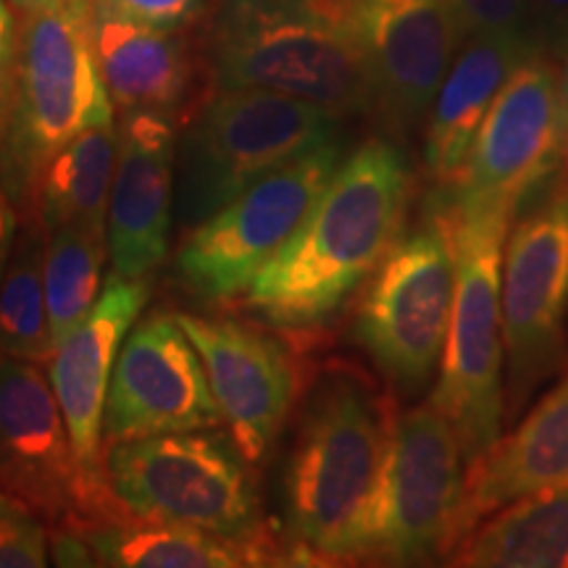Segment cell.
Wrapping results in <instances>:
<instances>
[{
  "instance_id": "19",
  "label": "cell",
  "mask_w": 568,
  "mask_h": 568,
  "mask_svg": "<svg viewBox=\"0 0 568 568\" xmlns=\"http://www.w3.org/2000/svg\"><path fill=\"white\" fill-rule=\"evenodd\" d=\"M568 481V376L527 418L466 466L456 548L485 518L542 489ZM453 548V550H456Z\"/></svg>"
},
{
  "instance_id": "10",
  "label": "cell",
  "mask_w": 568,
  "mask_h": 568,
  "mask_svg": "<svg viewBox=\"0 0 568 568\" xmlns=\"http://www.w3.org/2000/svg\"><path fill=\"white\" fill-rule=\"evenodd\" d=\"M343 163V145L326 142L261 176L237 197L184 232L174 258L182 287L203 301H232L293 240Z\"/></svg>"
},
{
  "instance_id": "13",
  "label": "cell",
  "mask_w": 568,
  "mask_h": 568,
  "mask_svg": "<svg viewBox=\"0 0 568 568\" xmlns=\"http://www.w3.org/2000/svg\"><path fill=\"white\" fill-rule=\"evenodd\" d=\"M364 59L372 113L408 138L429 113L464 32L447 0H314Z\"/></svg>"
},
{
  "instance_id": "6",
  "label": "cell",
  "mask_w": 568,
  "mask_h": 568,
  "mask_svg": "<svg viewBox=\"0 0 568 568\" xmlns=\"http://www.w3.org/2000/svg\"><path fill=\"white\" fill-rule=\"evenodd\" d=\"M332 111L268 90L222 88L176 138L174 216L193 230L261 176L337 140Z\"/></svg>"
},
{
  "instance_id": "21",
  "label": "cell",
  "mask_w": 568,
  "mask_h": 568,
  "mask_svg": "<svg viewBox=\"0 0 568 568\" xmlns=\"http://www.w3.org/2000/svg\"><path fill=\"white\" fill-rule=\"evenodd\" d=\"M92 40L113 109L169 116L184 101L193 67L176 32L134 24L95 6Z\"/></svg>"
},
{
  "instance_id": "4",
  "label": "cell",
  "mask_w": 568,
  "mask_h": 568,
  "mask_svg": "<svg viewBox=\"0 0 568 568\" xmlns=\"http://www.w3.org/2000/svg\"><path fill=\"white\" fill-rule=\"evenodd\" d=\"M209 59L219 88L280 92L339 119L372 113L358 48L314 0H224Z\"/></svg>"
},
{
  "instance_id": "32",
  "label": "cell",
  "mask_w": 568,
  "mask_h": 568,
  "mask_svg": "<svg viewBox=\"0 0 568 568\" xmlns=\"http://www.w3.org/2000/svg\"><path fill=\"white\" fill-rule=\"evenodd\" d=\"M51 552L59 566H95L88 539L77 529L55 531V537L51 539Z\"/></svg>"
},
{
  "instance_id": "33",
  "label": "cell",
  "mask_w": 568,
  "mask_h": 568,
  "mask_svg": "<svg viewBox=\"0 0 568 568\" xmlns=\"http://www.w3.org/2000/svg\"><path fill=\"white\" fill-rule=\"evenodd\" d=\"M558 103H560V132H558V180H568V55L558 80Z\"/></svg>"
},
{
  "instance_id": "35",
  "label": "cell",
  "mask_w": 568,
  "mask_h": 568,
  "mask_svg": "<svg viewBox=\"0 0 568 568\" xmlns=\"http://www.w3.org/2000/svg\"><path fill=\"white\" fill-rule=\"evenodd\" d=\"M11 9L19 11V13H32V11H40V9H51L55 3H63V0H9Z\"/></svg>"
},
{
  "instance_id": "8",
  "label": "cell",
  "mask_w": 568,
  "mask_h": 568,
  "mask_svg": "<svg viewBox=\"0 0 568 568\" xmlns=\"http://www.w3.org/2000/svg\"><path fill=\"white\" fill-rule=\"evenodd\" d=\"M103 485L132 516L266 539L251 460L222 435L195 429L113 443Z\"/></svg>"
},
{
  "instance_id": "26",
  "label": "cell",
  "mask_w": 568,
  "mask_h": 568,
  "mask_svg": "<svg viewBox=\"0 0 568 568\" xmlns=\"http://www.w3.org/2000/svg\"><path fill=\"white\" fill-rule=\"evenodd\" d=\"M109 255L103 230L59 226L45 232V305L53 351L63 337L90 314L103 287Z\"/></svg>"
},
{
  "instance_id": "31",
  "label": "cell",
  "mask_w": 568,
  "mask_h": 568,
  "mask_svg": "<svg viewBox=\"0 0 568 568\" xmlns=\"http://www.w3.org/2000/svg\"><path fill=\"white\" fill-rule=\"evenodd\" d=\"M19 69V27L9 0H0V134L9 124Z\"/></svg>"
},
{
  "instance_id": "7",
  "label": "cell",
  "mask_w": 568,
  "mask_h": 568,
  "mask_svg": "<svg viewBox=\"0 0 568 568\" xmlns=\"http://www.w3.org/2000/svg\"><path fill=\"white\" fill-rule=\"evenodd\" d=\"M466 458L435 403L400 410L393 397L385 460L355 564L426 566L456 548Z\"/></svg>"
},
{
  "instance_id": "24",
  "label": "cell",
  "mask_w": 568,
  "mask_h": 568,
  "mask_svg": "<svg viewBox=\"0 0 568 568\" xmlns=\"http://www.w3.org/2000/svg\"><path fill=\"white\" fill-rule=\"evenodd\" d=\"M116 148V124H103L82 132L53 155L38 193V222L42 230L88 226L105 232Z\"/></svg>"
},
{
  "instance_id": "18",
  "label": "cell",
  "mask_w": 568,
  "mask_h": 568,
  "mask_svg": "<svg viewBox=\"0 0 568 568\" xmlns=\"http://www.w3.org/2000/svg\"><path fill=\"white\" fill-rule=\"evenodd\" d=\"M145 280H113L92 311L55 345L48 361V376L67 422L74 458L84 481L95 495H103V408L116 355L124 337L145 308Z\"/></svg>"
},
{
  "instance_id": "12",
  "label": "cell",
  "mask_w": 568,
  "mask_h": 568,
  "mask_svg": "<svg viewBox=\"0 0 568 568\" xmlns=\"http://www.w3.org/2000/svg\"><path fill=\"white\" fill-rule=\"evenodd\" d=\"M560 71L545 53H531L503 84L481 122L456 180L429 203L450 213L514 211L545 190L558 172Z\"/></svg>"
},
{
  "instance_id": "15",
  "label": "cell",
  "mask_w": 568,
  "mask_h": 568,
  "mask_svg": "<svg viewBox=\"0 0 568 568\" xmlns=\"http://www.w3.org/2000/svg\"><path fill=\"white\" fill-rule=\"evenodd\" d=\"M0 489L53 521L103 508L77 464L51 379L11 355H0Z\"/></svg>"
},
{
  "instance_id": "27",
  "label": "cell",
  "mask_w": 568,
  "mask_h": 568,
  "mask_svg": "<svg viewBox=\"0 0 568 568\" xmlns=\"http://www.w3.org/2000/svg\"><path fill=\"white\" fill-rule=\"evenodd\" d=\"M48 566V531L30 506L0 489V568Z\"/></svg>"
},
{
  "instance_id": "11",
  "label": "cell",
  "mask_w": 568,
  "mask_h": 568,
  "mask_svg": "<svg viewBox=\"0 0 568 568\" xmlns=\"http://www.w3.org/2000/svg\"><path fill=\"white\" fill-rule=\"evenodd\" d=\"M506 422L568 361V180H552L516 213L503 253Z\"/></svg>"
},
{
  "instance_id": "20",
  "label": "cell",
  "mask_w": 568,
  "mask_h": 568,
  "mask_svg": "<svg viewBox=\"0 0 568 568\" xmlns=\"http://www.w3.org/2000/svg\"><path fill=\"white\" fill-rule=\"evenodd\" d=\"M531 53L529 40L508 34H471L458 48L426 113L424 163L437 190L456 180L495 95Z\"/></svg>"
},
{
  "instance_id": "2",
  "label": "cell",
  "mask_w": 568,
  "mask_h": 568,
  "mask_svg": "<svg viewBox=\"0 0 568 568\" xmlns=\"http://www.w3.org/2000/svg\"><path fill=\"white\" fill-rule=\"evenodd\" d=\"M393 397L332 366L305 400L284 466V521L303 556L355 564L379 485Z\"/></svg>"
},
{
  "instance_id": "28",
  "label": "cell",
  "mask_w": 568,
  "mask_h": 568,
  "mask_svg": "<svg viewBox=\"0 0 568 568\" xmlns=\"http://www.w3.org/2000/svg\"><path fill=\"white\" fill-rule=\"evenodd\" d=\"M464 38L508 34L527 38V0H447ZM531 45V42H529Z\"/></svg>"
},
{
  "instance_id": "9",
  "label": "cell",
  "mask_w": 568,
  "mask_h": 568,
  "mask_svg": "<svg viewBox=\"0 0 568 568\" xmlns=\"http://www.w3.org/2000/svg\"><path fill=\"white\" fill-rule=\"evenodd\" d=\"M456 293V258L443 211L426 203L424 222L397 234L355 305L353 339L403 397L429 385L443 361Z\"/></svg>"
},
{
  "instance_id": "16",
  "label": "cell",
  "mask_w": 568,
  "mask_h": 568,
  "mask_svg": "<svg viewBox=\"0 0 568 568\" xmlns=\"http://www.w3.org/2000/svg\"><path fill=\"white\" fill-rule=\"evenodd\" d=\"M174 318L201 355L232 443L255 464L266 456L293 408V358L255 326L195 314Z\"/></svg>"
},
{
  "instance_id": "1",
  "label": "cell",
  "mask_w": 568,
  "mask_h": 568,
  "mask_svg": "<svg viewBox=\"0 0 568 568\" xmlns=\"http://www.w3.org/2000/svg\"><path fill=\"white\" fill-rule=\"evenodd\" d=\"M410 184L400 148L364 142L339 163L301 230L247 287V308L290 335L324 329L400 234Z\"/></svg>"
},
{
  "instance_id": "23",
  "label": "cell",
  "mask_w": 568,
  "mask_h": 568,
  "mask_svg": "<svg viewBox=\"0 0 568 568\" xmlns=\"http://www.w3.org/2000/svg\"><path fill=\"white\" fill-rule=\"evenodd\" d=\"M479 568H568V481L497 510L445 560Z\"/></svg>"
},
{
  "instance_id": "14",
  "label": "cell",
  "mask_w": 568,
  "mask_h": 568,
  "mask_svg": "<svg viewBox=\"0 0 568 568\" xmlns=\"http://www.w3.org/2000/svg\"><path fill=\"white\" fill-rule=\"evenodd\" d=\"M224 416L195 345L169 314L134 322L113 364L103 408V443L219 429Z\"/></svg>"
},
{
  "instance_id": "25",
  "label": "cell",
  "mask_w": 568,
  "mask_h": 568,
  "mask_svg": "<svg viewBox=\"0 0 568 568\" xmlns=\"http://www.w3.org/2000/svg\"><path fill=\"white\" fill-rule=\"evenodd\" d=\"M45 230L27 219L0 276V355L48 364L53 355L45 305Z\"/></svg>"
},
{
  "instance_id": "3",
  "label": "cell",
  "mask_w": 568,
  "mask_h": 568,
  "mask_svg": "<svg viewBox=\"0 0 568 568\" xmlns=\"http://www.w3.org/2000/svg\"><path fill=\"white\" fill-rule=\"evenodd\" d=\"M95 0H63L24 13L17 90L0 134V190L17 213L38 203L53 155L95 126L113 124V103L92 40Z\"/></svg>"
},
{
  "instance_id": "5",
  "label": "cell",
  "mask_w": 568,
  "mask_h": 568,
  "mask_svg": "<svg viewBox=\"0 0 568 568\" xmlns=\"http://www.w3.org/2000/svg\"><path fill=\"white\" fill-rule=\"evenodd\" d=\"M429 203V201H426ZM435 205V203H429ZM439 209V205H435ZM443 211L456 258V293L443 368L429 400L456 432L466 466L485 456L506 424L503 343V253L514 211Z\"/></svg>"
},
{
  "instance_id": "34",
  "label": "cell",
  "mask_w": 568,
  "mask_h": 568,
  "mask_svg": "<svg viewBox=\"0 0 568 568\" xmlns=\"http://www.w3.org/2000/svg\"><path fill=\"white\" fill-rule=\"evenodd\" d=\"M13 234H17V211H13L9 197L0 190V276H3L6 261H9Z\"/></svg>"
},
{
  "instance_id": "22",
  "label": "cell",
  "mask_w": 568,
  "mask_h": 568,
  "mask_svg": "<svg viewBox=\"0 0 568 568\" xmlns=\"http://www.w3.org/2000/svg\"><path fill=\"white\" fill-rule=\"evenodd\" d=\"M88 539L95 566L116 568H237L274 564L268 539H232L187 524L155 518H111L77 524Z\"/></svg>"
},
{
  "instance_id": "29",
  "label": "cell",
  "mask_w": 568,
  "mask_h": 568,
  "mask_svg": "<svg viewBox=\"0 0 568 568\" xmlns=\"http://www.w3.org/2000/svg\"><path fill=\"white\" fill-rule=\"evenodd\" d=\"M95 6L134 24L172 32L193 24L205 11V0H95Z\"/></svg>"
},
{
  "instance_id": "17",
  "label": "cell",
  "mask_w": 568,
  "mask_h": 568,
  "mask_svg": "<svg viewBox=\"0 0 568 568\" xmlns=\"http://www.w3.org/2000/svg\"><path fill=\"white\" fill-rule=\"evenodd\" d=\"M176 134L159 111H124L119 126L105 243L113 280H145L169 253Z\"/></svg>"
},
{
  "instance_id": "30",
  "label": "cell",
  "mask_w": 568,
  "mask_h": 568,
  "mask_svg": "<svg viewBox=\"0 0 568 568\" xmlns=\"http://www.w3.org/2000/svg\"><path fill=\"white\" fill-rule=\"evenodd\" d=\"M527 38L550 59L568 51V0H527Z\"/></svg>"
}]
</instances>
